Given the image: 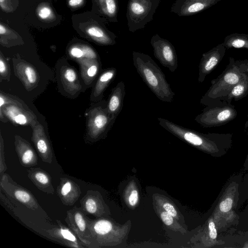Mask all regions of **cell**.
I'll list each match as a JSON object with an SVG mask.
<instances>
[{
	"label": "cell",
	"instance_id": "6da1fadb",
	"mask_svg": "<svg viewBox=\"0 0 248 248\" xmlns=\"http://www.w3.org/2000/svg\"><path fill=\"white\" fill-rule=\"evenodd\" d=\"M159 125L179 139L211 155H221L232 142V134H204L185 128L165 118L158 117Z\"/></svg>",
	"mask_w": 248,
	"mask_h": 248
},
{
	"label": "cell",
	"instance_id": "9a60e30c",
	"mask_svg": "<svg viewBox=\"0 0 248 248\" xmlns=\"http://www.w3.org/2000/svg\"><path fill=\"white\" fill-rule=\"evenodd\" d=\"M13 66L15 75L27 91H31L38 86L40 76L31 64L24 60H13Z\"/></svg>",
	"mask_w": 248,
	"mask_h": 248
},
{
	"label": "cell",
	"instance_id": "9c48e42d",
	"mask_svg": "<svg viewBox=\"0 0 248 248\" xmlns=\"http://www.w3.org/2000/svg\"><path fill=\"white\" fill-rule=\"evenodd\" d=\"M150 43L155 57L163 66L174 72L178 67V58L173 45L157 33L152 37Z\"/></svg>",
	"mask_w": 248,
	"mask_h": 248
},
{
	"label": "cell",
	"instance_id": "f1b7e54d",
	"mask_svg": "<svg viewBox=\"0 0 248 248\" xmlns=\"http://www.w3.org/2000/svg\"><path fill=\"white\" fill-rule=\"evenodd\" d=\"M217 230L213 218H210L208 221L205 232L201 238V243L205 247L212 246L217 243Z\"/></svg>",
	"mask_w": 248,
	"mask_h": 248
},
{
	"label": "cell",
	"instance_id": "d4e9b609",
	"mask_svg": "<svg viewBox=\"0 0 248 248\" xmlns=\"http://www.w3.org/2000/svg\"><path fill=\"white\" fill-rule=\"evenodd\" d=\"M248 95V69L244 73L239 82L221 102L231 104L232 100L238 101Z\"/></svg>",
	"mask_w": 248,
	"mask_h": 248
},
{
	"label": "cell",
	"instance_id": "484cf974",
	"mask_svg": "<svg viewBox=\"0 0 248 248\" xmlns=\"http://www.w3.org/2000/svg\"><path fill=\"white\" fill-rule=\"evenodd\" d=\"M154 207L162 221L169 229L183 234L186 233V230L179 223L178 220L155 202H154Z\"/></svg>",
	"mask_w": 248,
	"mask_h": 248
},
{
	"label": "cell",
	"instance_id": "d590c367",
	"mask_svg": "<svg viewBox=\"0 0 248 248\" xmlns=\"http://www.w3.org/2000/svg\"><path fill=\"white\" fill-rule=\"evenodd\" d=\"M51 13V10L48 7H44L40 10L38 15L42 19H46L50 16Z\"/></svg>",
	"mask_w": 248,
	"mask_h": 248
},
{
	"label": "cell",
	"instance_id": "2e32d148",
	"mask_svg": "<svg viewBox=\"0 0 248 248\" xmlns=\"http://www.w3.org/2000/svg\"><path fill=\"white\" fill-rule=\"evenodd\" d=\"M31 128V140L40 157L43 162L51 163L53 158V151L44 127L37 121Z\"/></svg>",
	"mask_w": 248,
	"mask_h": 248
},
{
	"label": "cell",
	"instance_id": "4dcf8cb0",
	"mask_svg": "<svg viewBox=\"0 0 248 248\" xmlns=\"http://www.w3.org/2000/svg\"><path fill=\"white\" fill-rule=\"evenodd\" d=\"M70 54L77 61L86 58L98 59L95 51L87 46H83L81 48L73 47L70 50Z\"/></svg>",
	"mask_w": 248,
	"mask_h": 248
},
{
	"label": "cell",
	"instance_id": "8d00e7d4",
	"mask_svg": "<svg viewBox=\"0 0 248 248\" xmlns=\"http://www.w3.org/2000/svg\"><path fill=\"white\" fill-rule=\"evenodd\" d=\"M83 0H70L69 1V4L71 6H76L80 4Z\"/></svg>",
	"mask_w": 248,
	"mask_h": 248
},
{
	"label": "cell",
	"instance_id": "277c9868",
	"mask_svg": "<svg viewBox=\"0 0 248 248\" xmlns=\"http://www.w3.org/2000/svg\"><path fill=\"white\" fill-rule=\"evenodd\" d=\"M93 248L120 244L127 235L130 224L120 226L106 217L88 218Z\"/></svg>",
	"mask_w": 248,
	"mask_h": 248
},
{
	"label": "cell",
	"instance_id": "83f0119b",
	"mask_svg": "<svg viewBox=\"0 0 248 248\" xmlns=\"http://www.w3.org/2000/svg\"><path fill=\"white\" fill-rule=\"evenodd\" d=\"M154 202L158 204L163 210L170 214L177 220L180 219V215L172 202L165 196L156 193L153 195Z\"/></svg>",
	"mask_w": 248,
	"mask_h": 248
},
{
	"label": "cell",
	"instance_id": "5bb4252c",
	"mask_svg": "<svg viewBox=\"0 0 248 248\" xmlns=\"http://www.w3.org/2000/svg\"><path fill=\"white\" fill-rule=\"evenodd\" d=\"M222 0H176L170 12L179 16H193L204 11Z\"/></svg>",
	"mask_w": 248,
	"mask_h": 248
},
{
	"label": "cell",
	"instance_id": "7402d4cb",
	"mask_svg": "<svg viewBox=\"0 0 248 248\" xmlns=\"http://www.w3.org/2000/svg\"><path fill=\"white\" fill-rule=\"evenodd\" d=\"M116 74L117 70L115 67L106 68L101 72L91 93L90 99L92 101L101 100L104 92L114 79Z\"/></svg>",
	"mask_w": 248,
	"mask_h": 248
},
{
	"label": "cell",
	"instance_id": "e0dca14e",
	"mask_svg": "<svg viewBox=\"0 0 248 248\" xmlns=\"http://www.w3.org/2000/svg\"><path fill=\"white\" fill-rule=\"evenodd\" d=\"M57 195L65 205L72 206L78 201L81 193L78 184L71 179L61 177L57 187Z\"/></svg>",
	"mask_w": 248,
	"mask_h": 248
},
{
	"label": "cell",
	"instance_id": "836d02e7",
	"mask_svg": "<svg viewBox=\"0 0 248 248\" xmlns=\"http://www.w3.org/2000/svg\"><path fill=\"white\" fill-rule=\"evenodd\" d=\"M11 71L8 62L0 54V81L3 80L9 81L10 79Z\"/></svg>",
	"mask_w": 248,
	"mask_h": 248
},
{
	"label": "cell",
	"instance_id": "30bf717a",
	"mask_svg": "<svg viewBox=\"0 0 248 248\" xmlns=\"http://www.w3.org/2000/svg\"><path fill=\"white\" fill-rule=\"evenodd\" d=\"M0 120L3 123L10 121L15 125L31 126L37 123V117L28 106L6 105L0 108Z\"/></svg>",
	"mask_w": 248,
	"mask_h": 248
},
{
	"label": "cell",
	"instance_id": "603a6c76",
	"mask_svg": "<svg viewBox=\"0 0 248 248\" xmlns=\"http://www.w3.org/2000/svg\"><path fill=\"white\" fill-rule=\"evenodd\" d=\"M125 95V85L123 81L118 83L112 90L107 103L109 115L116 117L121 111Z\"/></svg>",
	"mask_w": 248,
	"mask_h": 248
},
{
	"label": "cell",
	"instance_id": "44dd1931",
	"mask_svg": "<svg viewBox=\"0 0 248 248\" xmlns=\"http://www.w3.org/2000/svg\"><path fill=\"white\" fill-rule=\"evenodd\" d=\"M27 170L28 177L38 189L47 194H54L51 177L47 172L40 168L31 167Z\"/></svg>",
	"mask_w": 248,
	"mask_h": 248
},
{
	"label": "cell",
	"instance_id": "cb8c5ba5",
	"mask_svg": "<svg viewBox=\"0 0 248 248\" xmlns=\"http://www.w3.org/2000/svg\"><path fill=\"white\" fill-rule=\"evenodd\" d=\"M81 78L85 84L92 83L100 71L101 63L99 59H83L78 61Z\"/></svg>",
	"mask_w": 248,
	"mask_h": 248
},
{
	"label": "cell",
	"instance_id": "ab89813d",
	"mask_svg": "<svg viewBox=\"0 0 248 248\" xmlns=\"http://www.w3.org/2000/svg\"><path fill=\"white\" fill-rule=\"evenodd\" d=\"M244 167L245 168V169H248V155L247 157L246 158V160L245 162Z\"/></svg>",
	"mask_w": 248,
	"mask_h": 248
},
{
	"label": "cell",
	"instance_id": "ffe728a7",
	"mask_svg": "<svg viewBox=\"0 0 248 248\" xmlns=\"http://www.w3.org/2000/svg\"><path fill=\"white\" fill-rule=\"evenodd\" d=\"M60 79L64 90L71 95L78 94L81 86L76 70L68 65L62 66L60 72Z\"/></svg>",
	"mask_w": 248,
	"mask_h": 248
},
{
	"label": "cell",
	"instance_id": "e575fe53",
	"mask_svg": "<svg viewBox=\"0 0 248 248\" xmlns=\"http://www.w3.org/2000/svg\"><path fill=\"white\" fill-rule=\"evenodd\" d=\"M0 172L1 174L7 170V167L5 162L4 159V142L2 139L1 134L0 133Z\"/></svg>",
	"mask_w": 248,
	"mask_h": 248
},
{
	"label": "cell",
	"instance_id": "f35d334b",
	"mask_svg": "<svg viewBox=\"0 0 248 248\" xmlns=\"http://www.w3.org/2000/svg\"><path fill=\"white\" fill-rule=\"evenodd\" d=\"M6 32V29L2 25H0V34H3Z\"/></svg>",
	"mask_w": 248,
	"mask_h": 248
},
{
	"label": "cell",
	"instance_id": "8992f818",
	"mask_svg": "<svg viewBox=\"0 0 248 248\" xmlns=\"http://www.w3.org/2000/svg\"><path fill=\"white\" fill-rule=\"evenodd\" d=\"M161 0H128L126 17L130 32L144 29L153 20Z\"/></svg>",
	"mask_w": 248,
	"mask_h": 248
},
{
	"label": "cell",
	"instance_id": "52a82bcc",
	"mask_svg": "<svg viewBox=\"0 0 248 248\" xmlns=\"http://www.w3.org/2000/svg\"><path fill=\"white\" fill-rule=\"evenodd\" d=\"M237 111L233 105L220 102L205 106L202 112L198 114L195 121L205 128L223 125L234 120Z\"/></svg>",
	"mask_w": 248,
	"mask_h": 248
},
{
	"label": "cell",
	"instance_id": "f546056e",
	"mask_svg": "<svg viewBox=\"0 0 248 248\" xmlns=\"http://www.w3.org/2000/svg\"><path fill=\"white\" fill-rule=\"evenodd\" d=\"M124 199L126 204L133 208L138 204L139 200V193L134 180L127 185L124 192Z\"/></svg>",
	"mask_w": 248,
	"mask_h": 248
},
{
	"label": "cell",
	"instance_id": "8fae6325",
	"mask_svg": "<svg viewBox=\"0 0 248 248\" xmlns=\"http://www.w3.org/2000/svg\"><path fill=\"white\" fill-rule=\"evenodd\" d=\"M0 187L12 198L16 200L28 208L38 209L39 204L36 198L28 189L18 185L7 174L1 175Z\"/></svg>",
	"mask_w": 248,
	"mask_h": 248
},
{
	"label": "cell",
	"instance_id": "7c38bea8",
	"mask_svg": "<svg viewBox=\"0 0 248 248\" xmlns=\"http://www.w3.org/2000/svg\"><path fill=\"white\" fill-rule=\"evenodd\" d=\"M226 49L222 43L202 54L199 65V83H202L206 76L218 65L225 56Z\"/></svg>",
	"mask_w": 248,
	"mask_h": 248
},
{
	"label": "cell",
	"instance_id": "4316f807",
	"mask_svg": "<svg viewBox=\"0 0 248 248\" xmlns=\"http://www.w3.org/2000/svg\"><path fill=\"white\" fill-rule=\"evenodd\" d=\"M226 49L232 48L248 49V34L233 33L225 37L223 42Z\"/></svg>",
	"mask_w": 248,
	"mask_h": 248
},
{
	"label": "cell",
	"instance_id": "ac0fdd59",
	"mask_svg": "<svg viewBox=\"0 0 248 248\" xmlns=\"http://www.w3.org/2000/svg\"><path fill=\"white\" fill-rule=\"evenodd\" d=\"M14 143L20 163L22 166L30 168L37 165V154L28 141L16 135Z\"/></svg>",
	"mask_w": 248,
	"mask_h": 248
},
{
	"label": "cell",
	"instance_id": "7a4b0ae2",
	"mask_svg": "<svg viewBox=\"0 0 248 248\" xmlns=\"http://www.w3.org/2000/svg\"><path fill=\"white\" fill-rule=\"evenodd\" d=\"M132 57L138 73L156 97L164 102H171L175 93L156 62L149 55L143 53L133 51Z\"/></svg>",
	"mask_w": 248,
	"mask_h": 248
},
{
	"label": "cell",
	"instance_id": "5b68a950",
	"mask_svg": "<svg viewBox=\"0 0 248 248\" xmlns=\"http://www.w3.org/2000/svg\"><path fill=\"white\" fill-rule=\"evenodd\" d=\"M105 101H101L86 113V140L94 142L104 139L112 127L116 117L110 116Z\"/></svg>",
	"mask_w": 248,
	"mask_h": 248
},
{
	"label": "cell",
	"instance_id": "4fadbf2b",
	"mask_svg": "<svg viewBox=\"0 0 248 248\" xmlns=\"http://www.w3.org/2000/svg\"><path fill=\"white\" fill-rule=\"evenodd\" d=\"M80 207L86 214L98 218L106 217L110 214L100 193L96 190H88L80 201Z\"/></svg>",
	"mask_w": 248,
	"mask_h": 248
},
{
	"label": "cell",
	"instance_id": "d6a6232c",
	"mask_svg": "<svg viewBox=\"0 0 248 248\" xmlns=\"http://www.w3.org/2000/svg\"><path fill=\"white\" fill-rule=\"evenodd\" d=\"M10 104L27 106L22 100L17 98L16 96L0 91V108L3 107L6 105Z\"/></svg>",
	"mask_w": 248,
	"mask_h": 248
},
{
	"label": "cell",
	"instance_id": "60d3db41",
	"mask_svg": "<svg viewBox=\"0 0 248 248\" xmlns=\"http://www.w3.org/2000/svg\"><path fill=\"white\" fill-rule=\"evenodd\" d=\"M4 0H0V3H2L3 1H4Z\"/></svg>",
	"mask_w": 248,
	"mask_h": 248
},
{
	"label": "cell",
	"instance_id": "74e56055",
	"mask_svg": "<svg viewBox=\"0 0 248 248\" xmlns=\"http://www.w3.org/2000/svg\"><path fill=\"white\" fill-rule=\"evenodd\" d=\"M248 120L246 122L245 124L244 130L245 132H246L247 135L248 136V114L247 116Z\"/></svg>",
	"mask_w": 248,
	"mask_h": 248
},
{
	"label": "cell",
	"instance_id": "3957f363",
	"mask_svg": "<svg viewBox=\"0 0 248 248\" xmlns=\"http://www.w3.org/2000/svg\"><path fill=\"white\" fill-rule=\"evenodd\" d=\"M248 69V59L235 60L230 57L225 69L211 81V86L202 97L200 103L205 106L219 103L241 80Z\"/></svg>",
	"mask_w": 248,
	"mask_h": 248
},
{
	"label": "cell",
	"instance_id": "d6986e66",
	"mask_svg": "<svg viewBox=\"0 0 248 248\" xmlns=\"http://www.w3.org/2000/svg\"><path fill=\"white\" fill-rule=\"evenodd\" d=\"M59 227L46 231L51 238L67 246L83 248L85 247L72 230L65 226L60 220H56Z\"/></svg>",
	"mask_w": 248,
	"mask_h": 248
},
{
	"label": "cell",
	"instance_id": "ba28073f",
	"mask_svg": "<svg viewBox=\"0 0 248 248\" xmlns=\"http://www.w3.org/2000/svg\"><path fill=\"white\" fill-rule=\"evenodd\" d=\"M88 218L81 207L75 206L66 212L65 221L85 247L93 248Z\"/></svg>",
	"mask_w": 248,
	"mask_h": 248
},
{
	"label": "cell",
	"instance_id": "1f68e13d",
	"mask_svg": "<svg viewBox=\"0 0 248 248\" xmlns=\"http://www.w3.org/2000/svg\"><path fill=\"white\" fill-rule=\"evenodd\" d=\"M227 193L223 195L218 205V209L222 214H228L233 205L234 196L232 194H229L228 190Z\"/></svg>",
	"mask_w": 248,
	"mask_h": 248
}]
</instances>
